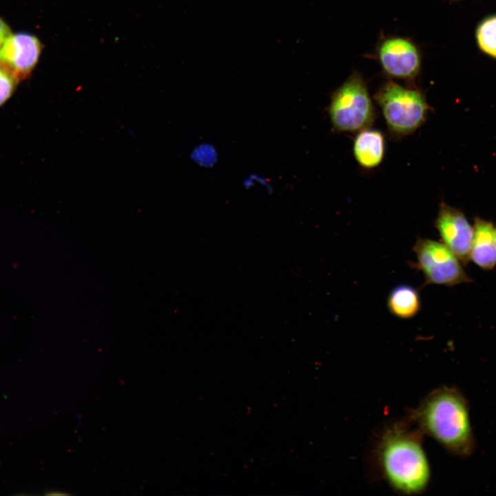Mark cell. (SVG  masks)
<instances>
[{"label":"cell","mask_w":496,"mask_h":496,"mask_svg":"<svg viewBox=\"0 0 496 496\" xmlns=\"http://www.w3.org/2000/svg\"><path fill=\"white\" fill-rule=\"evenodd\" d=\"M419 430L453 454L468 457L475 448L468 403L455 388L440 387L430 393L411 415Z\"/></svg>","instance_id":"6da1fadb"},{"label":"cell","mask_w":496,"mask_h":496,"mask_svg":"<svg viewBox=\"0 0 496 496\" xmlns=\"http://www.w3.org/2000/svg\"><path fill=\"white\" fill-rule=\"evenodd\" d=\"M420 431L404 422L395 423L383 433L378 446L382 475L400 493H420L430 481V466Z\"/></svg>","instance_id":"7a4b0ae2"},{"label":"cell","mask_w":496,"mask_h":496,"mask_svg":"<svg viewBox=\"0 0 496 496\" xmlns=\"http://www.w3.org/2000/svg\"><path fill=\"white\" fill-rule=\"evenodd\" d=\"M390 135L395 138L414 133L426 121L431 109L419 89L385 82L374 95Z\"/></svg>","instance_id":"3957f363"},{"label":"cell","mask_w":496,"mask_h":496,"mask_svg":"<svg viewBox=\"0 0 496 496\" xmlns=\"http://www.w3.org/2000/svg\"><path fill=\"white\" fill-rule=\"evenodd\" d=\"M328 114L337 132L355 133L373 125L376 112L366 82L360 72H353L332 92Z\"/></svg>","instance_id":"277c9868"},{"label":"cell","mask_w":496,"mask_h":496,"mask_svg":"<svg viewBox=\"0 0 496 496\" xmlns=\"http://www.w3.org/2000/svg\"><path fill=\"white\" fill-rule=\"evenodd\" d=\"M413 250L416 262L412 265L422 272L423 287L428 285L453 287L472 281L464 270L462 263L444 243L418 237Z\"/></svg>","instance_id":"5b68a950"},{"label":"cell","mask_w":496,"mask_h":496,"mask_svg":"<svg viewBox=\"0 0 496 496\" xmlns=\"http://www.w3.org/2000/svg\"><path fill=\"white\" fill-rule=\"evenodd\" d=\"M375 56L383 73L390 79L412 83L420 72V50L408 38L391 36L380 39Z\"/></svg>","instance_id":"8992f818"},{"label":"cell","mask_w":496,"mask_h":496,"mask_svg":"<svg viewBox=\"0 0 496 496\" xmlns=\"http://www.w3.org/2000/svg\"><path fill=\"white\" fill-rule=\"evenodd\" d=\"M434 226L443 243L466 265L470 260L473 227L459 209L442 202Z\"/></svg>","instance_id":"52a82bcc"},{"label":"cell","mask_w":496,"mask_h":496,"mask_svg":"<svg viewBox=\"0 0 496 496\" xmlns=\"http://www.w3.org/2000/svg\"><path fill=\"white\" fill-rule=\"evenodd\" d=\"M42 50L37 37L12 34L0 48V68L16 81L27 77L37 65Z\"/></svg>","instance_id":"ba28073f"},{"label":"cell","mask_w":496,"mask_h":496,"mask_svg":"<svg viewBox=\"0 0 496 496\" xmlns=\"http://www.w3.org/2000/svg\"><path fill=\"white\" fill-rule=\"evenodd\" d=\"M385 150V136L380 130L369 127L357 132L353 143V154L363 169L378 167L384 159Z\"/></svg>","instance_id":"9c48e42d"},{"label":"cell","mask_w":496,"mask_h":496,"mask_svg":"<svg viewBox=\"0 0 496 496\" xmlns=\"http://www.w3.org/2000/svg\"><path fill=\"white\" fill-rule=\"evenodd\" d=\"M495 229L491 222L475 218L470 258L484 270H492L496 265Z\"/></svg>","instance_id":"30bf717a"},{"label":"cell","mask_w":496,"mask_h":496,"mask_svg":"<svg viewBox=\"0 0 496 496\" xmlns=\"http://www.w3.org/2000/svg\"><path fill=\"white\" fill-rule=\"evenodd\" d=\"M386 307L390 313L397 318L415 317L422 307L419 290L405 284L395 287L388 295Z\"/></svg>","instance_id":"8fae6325"},{"label":"cell","mask_w":496,"mask_h":496,"mask_svg":"<svg viewBox=\"0 0 496 496\" xmlns=\"http://www.w3.org/2000/svg\"><path fill=\"white\" fill-rule=\"evenodd\" d=\"M476 39L482 52L496 58V15L486 18L479 24Z\"/></svg>","instance_id":"7c38bea8"},{"label":"cell","mask_w":496,"mask_h":496,"mask_svg":"<svg viewBox=\"0 0 496 496\" xmlns=\"http://www.w3.org/2000/svg\"><path fill=\"white\" fill-rule=\"evenodd\" d=\"M17 81L10 74L0 68V106L11 96Z\"/></svg>","instance_id":"4fadbf2b"},{"label":"cell","mask_w":496,"mask_h":496,"mask_svg":"<svg viewBox=\"0 0 496 496\" xmlns=\"http://www.w3.org/2000/svg\"><path fill=\"white\" fill-rule=\"evenodd\" d=\"M12 34L10 27L0 18V48Z\"/></svg>","instance_id":"5bb4252c"},{"label":"cell","mask_w":496,"mask_h":496,"mask_svg":"<svg viewBox=\"0 0 496 496\" xmlns=\"http://www.w3.org/2000/svg\"><path fill=\"white\" fill-rule=\"evenodd\" d=\"M495 244H496V228L495 229Z\"/></svg>","instance_id":"9a60e30c"},{"label":"cell","mask_w":496,"mask_h":496,"mask_svg":"<svg viewBox=\"0 0 496 496\" xmlns=\"http://www.w3.org/2000/svg\"><path fill=\"white\" fill-rule=\"evenodd\" d=\"M449 1H459V0H449Z\"/></svg>","instance_id":"2e32d148"}]
</instances>
